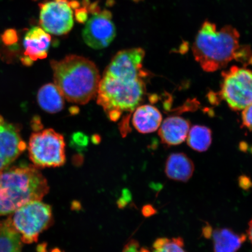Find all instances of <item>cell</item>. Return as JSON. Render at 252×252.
I'll use <instances>...</instances> for the list:
<instances>
[{
	"instance_id": "22",
	"label": "cell",
	"mask_w": 252,
	"mask_h": 252,
	"mask_svg": "<svg viewBox=\"0 0 252 252\" xmlns=\"http://www.w3.org/2000/svg\"><path fill=\"white\" fill-rule=\"evenodd\" d=\"M3 42L7 45H12L17 42V33L13 30H7L2 35Z\"/></svg>"
},
{
	"instance_id": "13",
	"label": "cell",
	"mask_w": 252,
	"mask_h": 252,
	"mask_svg": "<svg viewBox=\"0 0 252 252\" xmlns=\"http://www.w3.org/2000/svg\"><path fill=\"white\" fill-rule=\"evenodd\" d=\"M190 126V122L179 116L167 118L159 127L160 140L168 146H178L187 140Z\"/></svg>"
},
{
	"instance_id": "25",
	"label": "cell",
	"mask_w": 252,
	"mask_h": 252,
	"mask_svg": "<svg viewBox=\"0 0 252 252\" xmlns=\"http://www.w3.org/2000/svg\"><path fill=\"white\" fill-rule=\"evenodd\" d=\"M247 235L252 245V219L249 222Z\"/></svg>"
},
{
	"instance_id": "4",
	"label": "cell",
	"mask_w": 252,
	"mask_h": 252,
	"mask_svg": "<svg viewBox=\"0 0 252 252\" xmlns=\"http://www.w3.org/2000/svg\"><path fill=\"white\" fill-rule=\"evenodd\" d=\"M240 34L231 25L217 31L216 25L204 21L192 46L195 61L206 72H212L225 68L236 59L241 45Z\"/></svg>"
},
{
	"instance_id": "15",
	"label": "cell",
	"mask_w": 252,
	"mask_h": 252,
	"mask_svg": "<svg viewBox=\"0 0 252 252\" xmlns=\"http://www.w3.org/2000/svg\"><path fill=\"white\" fill-rule=\"evenodd\" d=\"M132 121L134 128L140 133H151L159 128L162 116L156 107L144 105L135 109Z\"/></svg>"
},
{
	"instance_id": "26",
	"label": "cell",
	"mask_w": 252,
	"mask_h": 252,
	"mask_svg": "<svg viewBox=\"0 0 252 252\" xmlns=\"http://www.w3.org/2000/svg\"><path fill=\"white\" fill-rule=\"evenodd\" d=\"M133 1H134L135 2H138V1H141V0H133Z\"/></svg>"
},
{
	"instance_id": "16",
	"label": "cell",
	"mask_w": 252,
	"mask_h": 252,
	"mask_svg": "<svg viewBox=\"0 0 252 252\" xmlns=\"http://www.w3.org/2000/svg\"><path fill=\"white\" fill-rule=\"evenodd\" d=\"M37 102L45 112L56 113L64 108V97L55 84H47L40 88Z\"/></svg>"
},
{
	"instance_id": "9",
	"label": "cell",
	"mask_w": 252,
	"mask_h": 252,
	"mask_svg": "<svg viewBox=\"0 0 252 252\" xmlns=\"http://www.w3.org/2000/svg\"><path fill=\"white\" fill-rule=\"evenodd\" d=\"M40 26L46 32L63 35L70 32L74 25L71 1L52 0L39 4Z\"/></svg>"
},
{
	"instance_id": "7",
	"label": "cell",
	"mask_w": 252,
	"mask_h": 252,
	"mask_svg": "<svg viewBox=\"0 0 252 252\" xmlns=\"http://www.w3.org/2000/svg\"><path fill=\"white\" fill-rule=\"evenodd\" d=\"M222 77L219 95L230 108L238 111L252 103V71L232 66Z\"/></svg>"
},
{
	"instance_id": "10",
	"label": "cell",
	"mask_w": 252,
	"mask_h": 252,
	"mask_svg": "<svg viewBox=\"0 0 252 252\" xmlns=\"http://www.w3.org/2000/svg\"><path fill=\"white\" fill-rule=\"evenodd\" d=\"M26 148L18 126L0 115V171L7 168Z\"/></svg>"
},
{
	"instance_id": "21",
	"label": "cell",
	"mask_w": 252,
	"mask_h": 252,
	"mask_svg": "<svg viewBox=\"0 0 252 252\" xmlns=\"http://www.w3.org/2000/svg\"><path fill=\"white\" fill-rule=\"evenodd\" d=\"M123 252H150L146 248L141 247L136 241L131 240L125 246Z\"/></svg>"
},
{
	"instance_id": "18",
	"label": "cell",
	"mask_w": 252,
	"mask_h": 252,
	"mask_svg": "<svg viewBox=\"0 0 252 252\" xmlns=\"http://www.w3.org/2000/svg\"><path fill=\"white\" fill-rule=\"evenodd\" d=\"M188 146L198 152L209 150L212 143V131L206 126L195 125L190 130L187 137Z\"/></svg>"
},
{
	"instance_id": "5",
	"label": "cell",
	"mask_w": 252,
	"mask_h": 252,
	"mask_svg": "<svg viewBox=\"0 0 252 252\" xmlns=\"http://www.w3.org/2000/svg\"><path fill=\"white\" fill-rule=\"evenodd\" d=\"M9 218L22 242L32 244L37 242L41 233L51 225L52 210L41 200L33 201L19 208Z\"/></svg>"
},
{
	"instance_id": "23",
	"label": "cell",
	"mask_w": 252,
	"mask_h": 252,
	"mask_svg": "<svg viewBox=\"0 0 252 252\" xmlns=\"http://www.w3.org/2000/svg\"><path fill=\"white\" fill-rule=\"evenodd\" d=\"M75 9V16L76 20L79 23L83 24L85 22H86L88 19V8L86 7H83L78 8V7Z\"/></svg>"
},
{
	"instance_id": "3",
	"label": "cell",
	"mask_w": 252,
	"mask_h": 252,
	"mask_svg": "<svg viewBox=\"0 0 252 252\" xmlns=\"http://www.w3.org/2000/svg\"><path fill=\"white\" fill-rule=\"evenodd\" d=\"M49 190L35 166L21 165L0 171V217L11 214L31 201L42 200Z\"/></svg>"
},
{
	"instance_id": "14",
	"label": "cell",
	"mask_w": 252,
	"mask_h": 252,
	"mask_svg": "<svg viewBox=\"0 0 252 252\" xmlns=\"http://www.w3.org/2000/svg\"><path fill=\"white\" fill-rule=\"evenodd\" d=\"M194 165L192 160L185 154L173 153L167 159L165 172L172 180L187 182L193 176Z\"/></svg>"
},
{
	"instance_id": "8",
	"label": "cell",
	"mask_w": 252,
	"mask_h": 252,
	"mask_svg": "<svg viewBox=\"0 0 252 252\" xmlns=\"http://www.w3.org/2000/svg\"><path fill=\"white\" fill-rule=\"evenodd\" d=\"M92 16L87 20L83 31V38L87 45L94 49L106 48L115 38L116 31L111 12L100 10L97 5L87 8Z\"/></svg>"
},
{
	"instance_id": "17",
	"label": "cell",
	"mask_w": 252,
	"mask_h": 252,
	"mask_svg": "<svg viewBox=\"0 0 252 252\" xmlns=\"http://www.w3.org/2000/svg\"><path fill=\"white\" fill-rule=\"evenodd\" d=\"M22 242L10 218L0 222V252H22Z\"/></svg>"
},
{
	"instance_id": "19",
	"label": "cell",
	"mask_w": 252,
	"mask_h": 252,
	"mask_svg": "<svg viewBox=\"0 0 252 252\" xmlns=\"http://www.w3.org/2000/svg\"><path fill=\"white\" fill-rule=\"evenodd\" d=\"M152 252H187L184 249V239L181 237L160 238L154 242Z\"/></svg>"
},
{
	"instance_id": "11",
	"label": "cell",
	"mask_w": 252,
	"mask_h": 252,
	"mask_svg": "<svg viewBox=\"0 0 252 252\" xmlns=\"http://www.w3.org/2000/svg\"><path fill=\"white\" fill-rule=\"evenodd\" d=\"M51 36L39 27H33L25 34L24 56L21 61L25 65H32L33 62L47 58Z\"/></svg>"
},
{
	"instance_id": "24",
	"label": "cell",
	"mask_w": 252,
	"mask_h": 252,
	"mask_svg": "<svg viewBox=\"0 0 252 252\" xmlns=\"http://www.w3.org/2000/svg\"><path fill=\"white\" fill-rule=\"evenodd\" d=\"M39 252H63L58 248L53 249V250L49 252L46 250V247L45 245H41L38 248Z\"/></svg>"
},
{
	"instance_id": "20",
	"label": "cell",
	"mask_w": 252,
	"mask_h": 252,
	"mask_svg": "<svg viewBox=\"0 0 252 252\" xmlns=\"http://www.w3.org/2000/svg\"><path fill=\"white\" fill-rule=\"evenodd\" d=\"M242 122L244 127L252 131V103L243 109Z\"/></svg>"
},
{
	"instance_id": "2",
	"label": "cell",
	"mask_w": 252,
	"mask_h": 252,
	"mask_svg": "<svg viewBox=\"0 0 252 252\" xmlns=\"http://www.w3.org/2000/svg\"><path fill=\"white\" fill-rule=\"evenodd\" d=\"M50 65L55 84L67 101L85 105L97 95L100 76L90 60L71 55L52 61Z\"/></svg>"
},
{
	"instance_id": "1",
	"label": "cell",
	"mask_w": 252,
	"mask_h": 252,
	"mask_svg": "<svg viewBox=\"0 0 252 252\" xmlns=\"http://www.w3.org/2000/svg\"><path fill=\"white\" fill-rule=\"evenodd\" d=\"M145 51L141 48L119 52L103 72L97 93V103L113 122L125 113H133L146 93L143 70Z\"/></svg>"
},
{
	"instance_id": "12",
	"label": "cell",
	"mask_w": 252,
	"mask_h": 252,
	"mask_svg": "<svg viewBox=\"0 0 252 252\" xmlns=\"http://www.w3.org/2000/svg\"><path fill=\"white\" fill-rule=\"evenodd\" d=\"M206 237L212 236L214 252H237L247 238L244 234H238L229 228L204 229Z\"/></svg>"
},
{
	"instance_id": "6",
	"label": "cell",
	"mask_w": 252,
	"mask_h": 252,
	"mask_svg": "<svg viewBox=\"0 0 252 252\" xmlns=\"http://www.w3.org/2000/svg\"><path fill=\"white\" fill-rule=\"evenodd\" d=\"M65 147L63 135L49 128L31 135L28 151L30 159L36 168H55L65 162Z\"/></svg>"
}]
</instances>
